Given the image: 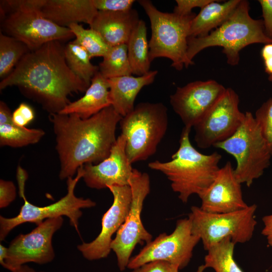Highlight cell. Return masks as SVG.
<instances>
[{"mask_svg":"<svg viewBox=\"0 0 272 272\" xmlns=\"http://www.w3.org/2000/svg\"><path fill=\"white\" fill-rule=\"evenodd\" d=\"M200 240L192 231L190 220L179 219L173 232L162 233L146 244L138 254L130 258L127 267L133 269L152 261L164 260L181 269L189 263L193 249Z\"/></svg>","mask_w":272,"mask_h":272,"instance_id":"obj_12","label":"cell"},{"mask_svg":"<svg viewBox=\"0 0 272 272\" xmlns=\"http://www.w3.org/2000/svg\"><path fill=\"white\" fill-rule=\"evenodd\" d=\"M63 222L61 216L49 218L30 233L16 237L8 248L7 269L11 271L29 262L43 264L51 262L55 257L52 237Z\"/></svg>","mask_w":272,"mask_h":272,"instance_id":"obj_14","label":"cell"},{"mask_svg":"<svg viewBox=\"0 0 272 272\" xmlns=\"http://www.w3.org/2000/svg\"><path fill=\"white\" fill-rule=\"evenodd\" d=\"M239 98L230 88L226 90L203 118L193 127L194 141L200 148H210L230 138L245 118L239 108Z\"/></svg>","mask_w":272,"mask_h":272,"instance_id":"obj_13","label":"cell"},{"mask_svg":"<svg viewBox=\"0 0 272 272\" xmlns=\"http://www.w3.org/2000/svg\"><path fill=\"white\" fill-rule=\"evenodd\" d=\"M126 138V153L131 164L154 155L168 126L166 106L161 102H141L119 122Z\"/></svg>","mask_w":272,"mask_h":272,"instance_id":"obj_8","label":"cell"},{"mask_svg":"<svg viewBox=\"0 0 272 272\" xmlns=\"http://www.w3.org/2000/svg\"><path fill=\"white\" fill-rule=\"evenodd\" d=\"M12 86L49 114L59 113L71 102L70 96L85 92L89 87L69 67L59 41L27 53L0 82L1 90Z\"/></svg>","mask_w":272,"mask_h":272,"instance_id":"obj_1","label":"cell"},{"mask_svg":"<svg viewBox=\"0 0 272 272\" xmlns=\"http://www.w3.org/2000/svg\"><path fill=\"white\" fill-rule=\"evenodd\" d=\"M262 221L264 227L261 234L266 238L268 245L272 247V214L264 216Z\"/></svg>","mask_w":272,"mask_h":272,"instance_id":"obj_39","label":"cell"},{"mask_svg":"<svg viewBox=\"0 0 272 272\" xmlns=\"http://www.w3.org/2000/svg\"><path fill=\"white\" fill-rule=\"evenodd\" d=\"M245 114L244 120L237 131L213 147L234 157L235 176L241 184L249 187L269 166L271 155L254 116L249 111Z\"/></svg>","mask_w":272,"mask_h":272,"instance_id":"obj_9","label":"cell"},{"mask_svg":"<svg viewBox=\"0 0 272 272\" xmlns=\"http://www.w3.org/2000/svg\"><path fill=\"white\" fill-rule=\"evenodd\" d=\"M98 11L125 12L132 9L134 0H93Z\"/></svg>","mask_w":272,"mask_h":272,"instance_id":"obj_32","label":"cell"},{"mask_svg":"<svg viewBox=\"0 0 272 272\" xmlns=\"http://www.w3.org/2000/svg\"><path fill=\"white\" fill-rule=\"evenodd\" d=\"M8 248L5 247L2 244H0V263L1 265L7 269V265L5 260L7 257Z\"/></svg>","mask_w":272,"mask_h":272,"instance_id":"obj_40","label":"cell"},{"mask_svg":"<svg viewBox=\"0 0 272 272\" xmlns=\"http://www.w3.org/2000/svg\"><path fill=\"white\" fill-rule=\"evenodd\" d=\"M254 118L272 156V98L267 99L257 109Z\"/></svg>","mask_w":272,"mask_h":272,"instance_id":"obj_31","label":"cell"},{"mask_svg":"<svg viewBox=\"0 0 272 272\" xmlns=\"http://www.w3.org/2000/svg\"><path fill=\"white\" fill-rule=\"evenodd\" d=\"M261 55L265 71L268 76V80L272 83V43L264 44L261 50Z\"/></svg>","mask_w":272,"mask_h":272,"instance_id":"obj_38","label":"cell"},{"mask_svg":"<svg viewBox=\"0 0 272 272\" xmlns=\"http://www.w3.org/2000/svg\"><path fill=\"white\" fill-rule=\"evenodd\" d=\"M272 43L265 34L262 20L252 18L249 15V3L241 0L229 18L221 26L203 37H189L187 55L193 58L200 51L210 47L223 48L227 61L234 66L238 64L239 52L247 46L254 43Z\"/></svg>","mask_w":272,"mask_h":272,"instance_id":"obj_4","label":"cell"},{"mask_svg":"<svg viewBox=\"0 0 272 272\" xmlns=\"http://www.w3.org/2000/svg\"><path fill=\"white\" fill-rule=\"evenodd\" d=\"M110 106L111 101L108 80L98 71L83 96L71 102L58 113L75 114L82 119H87Z\"/></svg>","mask_w":272,"mask_h":272,"instance_id":"obj_22","label":"cell"},{"mask_svg":"<svg viewBox=\"0 0 272 272\" xmlns=\"http://www.w3.org/2000/svg\"><path fill=\"white\" fill-rule=\"evenodd\" d=\"M241 0L220 3L214 0L201 9L191 21L189 37H203L224 23L231 15Z\"/></svg>","mask_w":272,"mask_h":272,"instance_id":"obj_23","label":"cell"},{"mask_svg":"<svg viewBox=\"0 0 272 272\" xmlns=\"http://www.w3.org/2000/svg\"><path fill=\"white\" fill-rule=\"evenodd\" d=\"M16 187L12 181L0 180V208L8 207L16 198Z\"/></svg>","mask_w":272,"mask_h":272,"instance_id":"obj_35","label":"cell"},{"mask_svg":"<svg viewBox=\"0 0 272 272\" xmlns=\"http://www.w3.org/2000/svg\"><path fill=\"white\" fill-rule=\"evenodd\" d=\"M226 88L214 80L196 81L178 87L170 103L185 127L198 123L224 94Z\"/></svg>","mask_w":272,"mask_h":272,"instance_id":"obj_15","label":"cell"},{"mask_svg":"<svg viewBox=\"0 0 272 272\" xmlns=\"http://www.w3.org/2000/svg\"><path fill=\"white\" fill-rule=\"evenodd\" d=\"M40 11L46 19L68 27L79 23L90 26L98 11L93 0H43Z\"/></svg>","mask_w":272,"mask_h":272,"instance_id":"obj_20","label":"cell"},{"mask_svg":"<svg viewBox=\"0 0 272 272\" xmlns=\"http://www.w3.org/2000/svg\"><path fill=\"white\" fill-rule=\"evenodd\" d=\"M266 35L272 39V0H259Z\"/></svg>","mask_w":272,"mask_h":272,"instance_id":"obj_37","label":"cell"},{"mask_svg":"<svg viewBox=\"0 0 272 272\" xmlns=\"http://www.w3.org/2000/svg\"><path fill=\"white\" fill-rule=\"evenodd\" d=\"M214 0H176V6L174 13L181 15H186L192 13L191 10L194 8L202 9Z\"/></svg>","mask_w":272,"mask_h":272,"instance_id":"obj_36","label":"cell"},{"mask_svg":"<svg viewBox=\"0 0 272 272\" xmlns=\"http://www.w3.org/2000/svg\"><path fill=\"white\" fill-rule=\"evenodd\" d=\"M179 267L164 260H155L132 269L131 272H179Z\"/></svg>","mask_w":272,"mask_h":272,"instance_id":"obj_34","label":"cell"},{"mask_svg":"<svg viewBox=\"0 0 272 272\" xmlns=\"http://www.w3.org/2000/svg\"><path fill=\"white\" fill-rule=\"evenodd\" d=\"M64 54L70 69L90 86L91 80L99 71V68L92 63L88 52L73 40L64 46Z\"/></svg>","mask_w":272,"mask_h":272,"instance_id":"obj_27","label":"cell"},{"mask_svg":"<svg viewBox=\"0 0 272 272\" xmlns=\"http://www.w3.org/2000/svg\"><path fill=\"white\" fill-rule=\"evenodd\" d=\"M30 50L22 42L0 33V77L4 79L14 70Z\"/></svg>","mask_w":272,"mask_h":272,"instance_id":"obj_29","label":"cell"},{"mask_svg":"<svg viewBox=\"0 0 272 272\" xmlns=\"http://www.w3.org/2000/svg\"><path fill=\"white\" fill-rule=\"evenodd\" d=\"M125 147L126 138L121 134L106 159L97 164L84 165L82 178L86 185L96 189L113 185H129L133 168L127 157Z\"/></svg>","mask_w":272,"mask_h":272,"instance_id":"obj_17","label":"cell"},{"mask_svg":"<svg viewBox=\"0 0 272 272\" xmlns=\"http://www.w3.org/2000/svg\"><path fill=\"white\" fill-rule=\"evenodd\" d=\"M10 272H44V271H37L33 268L29 267V266L24 264L19 266L15 268L13 271Z\"/></svg>","mask_w":272,"mask_h":272,"instance_id":"obj_41","label":"cell"},{"mask_svg":"<svg viewBox=\"0 0 272 272\" xmlns=\"http://www.w3.org/2000/svg\"><path fill=\"white\" fill-rule=\"evenodd\" d=\"M257 206L253 204L243 210L228 213L206 212L192 206L188 218L193 233L199 237L207 251L213 245L226 238L236 243L248 242L252 237L257 222Z\"/></svg>","mask_w":272,"mask_h":272,"instance_id":"obj_10","label":"cell"},{"mask_svg":"<svg viewBox=\"0 0 272 272\" xmlns=\"http://www.w3.org/2000/svg\"><path fill=\"white\" fill-rule=\"evenodd\" d=\"M149 18L151 37L149 42L151 61L165 57L172 61L171 66L177 71L194 64L187 57L188 38L194 13L181 15L175 13L162 12L151 1H138Z\"/></svg>","mask_w":272,"mask_h":272,"instance_id":"obj_7","label":"cell"},{"mask_svg":"<svg viewBox=\"0 0 272 272\" xmlns=\"http://www.w3.org/2000/svg\"><path fill=\"white\" fill-rule=\"evenodd\" d=\"M43 0L1 1V23L4 34L25 44L30 51L53 41L74 37L68 27L44 18L40 11Z\"/></svg>","mask_w":272,"mask_h":272,"instance_id":"obj_5","label":"cell"},{"mask_svg":"<svg viewBox=\"0 0 272 272\" xmlns=\"http://www.w3.org/2000/svg\"><path fill=\"white\" fill-rule=\"evenodd\" d=\"M140 20L134 9L125 12L98 11L90 27L111 47L126 44Z\"/></svg>","mask_w":272,"mask_h":272,"instance_id":"obj_19","label":"cell"},{"mask_svg":"<svg viewBox=\"0 0 272 272\" xmlns=\"http://www.w3.org/2000/svg\"><path fill=\"white\" fill-rule=\"evenodd\" d=\"M122 117L112 106L87 119L75 114H49L60 163L59 178L73 177L80 167L106 159L116 141V127Z\"/></svg>","mask_w":272,"mask_h":272,"instance_id":"obj_2","label":"cell"},{"mask_svg":"<svg viewBox=\"0 0 272 272\" xmlns=\"http://www.w3.org/2000/svg\"><path fill=\"white\" fill-rule=\"evenodd\" d=\"M191 128L184 126L179 147L168 162L156 160L148 164L152 170L162 172L171 182L172 189L184 203L192 194L198 195L211 184L220 169L222 155L215 152L205 155L191 145Z\"/></svg>","mask_w":272,"mask_h":272,"instance_id":"obj_3","label":"cell"},{"mask_svg":"<svg viewBox=\"0 0 272 272\" xmlns=\"http://www.w3.org/2000/svg\"><path fill=\"white\" fill-rule=\"evenodd\" d=\"M230 238H226L213 245L207 250L205 263L196 272L212 268L215 272H243L234 258L235 245Z\"/></svg>","mask_w":272,"mask_h":272,"instance_id":"obj_25","label":"cell"},{"mask_svg":"<svg viewBox=\"0 0 272 272\" xmlns=\"http://www.w3.org/2000/svg\"><path fill=\"white\" fill-rule=\"evenodd\" d=\"M198 196L201 200L199 208L211 213L233 212L249 206L243 199L241 183L230 161L220 168L211 184Z\"/></svg>","mask_w":272,"mask_h":272,"instance_id":"obj_18","label":"cell"},{"mask_svg":"<svg viewBox=\"0 0 272 272\" xmlns=\"http://www.w3.org/2000/svg\"><path fill=\"white\" fill-rule=\"evenodd\" d=\"M98 68L99 72L106 79L132 75L126 44L110 47Z\"/></svg>","mask_w":272,"mask_h":272,"instance_id":"obj_28","label":"cell"},{"mask_svg":"<svg viewBox=\"0 0 272 272\" xmlns=\"http://www.w3.org/2000/svg\"><path fill=\"white\" fill-rule=\"evenodd\" d=\"M83 166L80 167L75 177H69L66 180L67 193L54 203L46 206H36L30 203L26 198L25 188L28 177L27 172L21 166L17 169L16 178L19 188V196L23 198L24 204L18 215L12 218L0 216V240H5L10 232L16 227L25 223H35L37 226L43 220L49 218L65 216L68 217L70 224L80 236L79 220L82 215L81 209L90 208L96 206L95 201L90 198L78 197L75 194L78 182L84 175Z\"/></svg>","mask_w":272,"mask_h":272,"instance_id":"obj_6","label":"cell"},{"mask_svg":"<svg viewBox=\"0 0 272 272\" xmlns=\"http://www.w3.org/2000/svg\"><path fill=\"white\" fill-rule=\"evenodd\" d=\"M34 117L33 108L24 102L21 103L12 113L13 122L19 126L25 127L33 120Z\"/></svg>","mask_w":272,"mask_h":272,"instance_id":"obj_33","label":"cell"},{"mask_svg":"<svg viewBox=\"0 0 272 272\" xmlns=\"http://www.w3.org/2000/svg\"><path fill=\"white\" fill-rule=\"evenodd\" d=\"M158 74L156 70L138 77L125 76L107 79L111 106L122 117L132 111L134 101L142 89L153 83Z\"/></svg>","mask_w":272,"mask_h":272,"instance_id":"obj_21","label":"cell"},{"mask_svg":"<svg viewBox=\"0 0 272 272\" xmlns=\"http://www.w3.org/2000/svg\"><path fill=\"white\" fill-rule=\"evenodd\" d=\"M127 55L132 74L138 76L150 72L149 44L145 22L140 20L126 44Z\"/></svg>","mask_w":272,"mask_h":272,"instance_id":"obj_24","label":"cell"},{"mask_svg":"<svg viewBox=\"0 0 272 272\" xmlns=\"http://www.w3.org/2000/svg\"><path fill=\"white\" fill-rule=\"evenodd\" d=\"M129 186L131 190L130 209L110 246L116 254L118 266L121 271L127 267L136 245L149 243L152 241L153 237L144 227L141 216L144 200L150 191L149 175L133 168Z\"/></svg>","mask_w":272,"mask_h":272,"instance_id":"obj_11","label":"cell"},{"mask_svg":"<svg viewBox=\"0 0 272 272\" xmlns=\"http://www.w3.org/2000/svg\"><path fill=\"white\" fill-rule=\"evenodd\" d=\"M113 196L112 205L102 218L101 230L92 241L78 245V250L86 259L94 260L108 256L111 251L112 235L124 222L129 212L131 201L129 185L109 186Z\"/></svg>","mask_w":272,"mask_h":272,"instance_id":"obj_16","label":"cell"},{"mask_svg":"<svg viewBox=\"0 0 272 272\" xmlns=\"http://www.w3.org/2000/svg\"><path fill=\"white\" fill-rule=\"evenodd\" d=\"M68 28L75 37V42L86 50L91 58L103 57L109 51L111 46L95 30L85 29L82 25L77 23L70 25Z\"/></svg>","mask_w":272,"mask_h":272,"instance_id":"obj_30","label":"cell"},{"mask_svg":"<svg viewBox=\"0 0 272 272\" xmlns=\"http://www.w3.org/2000/svg\"><path fill=\"white\" fill-rule=\"evenodd\" d=\"M45 135L40 128H28L15 124L12 119L0 124V146L22 148L38 143Z\"/></svg>","mask_w":272,"mask_h":272,"instance_id":"obj_26","label":"cell"}]
</instances>
